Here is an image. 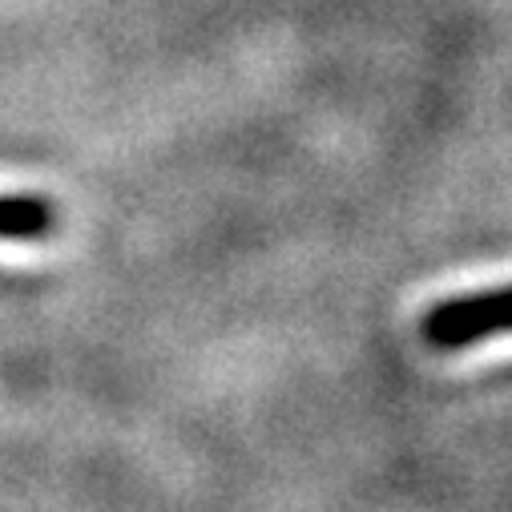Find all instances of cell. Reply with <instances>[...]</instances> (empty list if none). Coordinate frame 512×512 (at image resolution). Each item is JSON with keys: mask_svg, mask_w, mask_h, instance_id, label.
<instances>
[{"mask_svg": "<svg viewBox=\"0 0 512 512\" xmlns=\"http://www.w3.org/2000/svg\"><path fill=\"white\" fill-rule=\"evenodd\" d=\"M500 331H512V287L452 295L424 315V339L436 351L472 347V343L492 339Z\"/></svg>", "mask_w": 512, "mask_h": 512, "instance_id": "6da1fadb", "label": "cell"}, {"mask_svg": "<svg viewBox=\"0 0 512 512\" xmlns=\"http://www.w3.org/2000/svg\"><path fill=\"white\" fill-rule=\"evenodd\" d=\"M49 226L45 198H0V238H41Z\"/></svg>", "mask_w": 512, "mask_h": 512, "instance_id": "7a4b0ae2", "label": "cell"}]
</instances>
